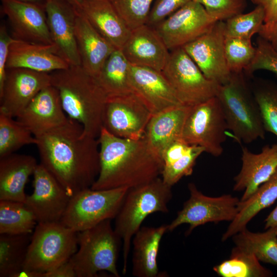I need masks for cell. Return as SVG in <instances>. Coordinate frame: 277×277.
I'll return each mask as SVG.
<instances>
[{"mask_svg":"<svg viewBox=\"0 0 277 277\" xmlns=\"http://www.w3.org/2000/svg\"><path fill=\"white\" fill-rule=\"evenodd\" d=\"M37 165L30 155L14 153L0 158V200L24 203L25 186Z\"/></svg>","mask_w":277,"mask_h":277,"instance_id":"4316f807","label":"cell"},{"mask_svg":"<svg viewBox=\"0 0 277 277\" xmlns=\"http://www.w3.org/2000/svg\"><path fill=\"white\" fill-rule=\"evenodd\" d=\"M155 0H110L131 30L147 23Z\"/></svg>","mask_w":277,"mask_h":277,"instance_id":"ab89813d","label":"cell"},{"mask_svg":"<svg viewBox=\"0 0 277 277\" xmlns=\"http://www.w3.org/2000/svg\"><path fill=\"white\" fill-rule=\"evenodd\" d=\"M33 191L24 202L37 223L61 221L70 196L55 178L40 163L34 173Z\"/></svg>","mask_w":277,"mask_h":277,"instance_id":"9a60e30c","label":"cell"},{"mask_svg":"<svg viewBox=\"0 0 277 277\" xmlns=\"http://www.w3.org/2000/svg\"><path fill=\"white\" fill-rule=\"evenodd\" d=\"M129 81L132 93L152 115L183 104L161 71L131 65Z\"/></svg>","mask_w":277,"mask_h":277,"instance_id":"d6986e66","label":"cell"},{"mask_svg":"<svg viewBox=\"0 0 277 277\" xmlns=\"http://www.w3.org/2000/svg\"><path fill=\"white\" fill-rule=\"evenodd\" d=\"M252 232L246 228L232 236V239L236 246L253 254L260 261L277 265V227Z\"/></svg>","mask_w":277,"mask_h":277,"instance_id":"1f68e13d","label":"cell"},{"mask_svg":"<svg viewBox=\"0 0 277 277\" xmlns=\"http://www.w3.org/2000/svg\"><path fill=\"white\" fill-rule=\"evenodd\" d=\"M14 40L6 26L2 24L0 27V91L3 88L6 77L10 47Z\"/></svg>","mask_w":277,"mask_h":277,"instance_id":"ee69618b","label":"cell"},{"mask_svg":"<svg viewBox=\"0 0 277 277\" xmlns=\"http://www.w3.org/2000/svg\"><path fill=\"white\" fill-rule=\"evenodd\" d=\"M265 11L259 5L251 11L240 13L224 22L225 37L251 39L264 23Z\"/></svg>","mask_w":277,"mask_h":277,"instance_id":"74e56055","label":"cell"},{"mask_svg":"<svg viewBox=\"0 0 277 277\" xmlns=\"http://www.w3.org/2000/svg\"><path fill=\"white\" fill-rule=\"evenodd\" d=\"M265 228L277 227V206L269 213L265 220Z\"/></svg>","mask_w":277,"mask_h":277,"instance_id":"c3c4849f","label":"cell"},{"mask_svg":"<svg viewBox=\"0 0 277 277\" xmlns=\"http://www.w3.org/2000/svg\"><path fill=\"white\" fill-rule=\"evenodd\" d=\"M121 50L131 65L148 67L161 72L170 54L154 27L146 24L131 30Z\"/></svg>","mask_w":277,"mask_h":277,"instance_id":"44dd1931","label":"cell"},{"mask_svg":"<svg viewBox=\"0 0 277 277\" xmlns=\"http://www.w3.org/2000/svg\"><path fill=\"white\" fill-rule=\"evenodd\" d=\"M69 64L58 54L55 45L15 39L11 44L7 62V69L23 68L51 73L66 69Z\"/></svg>","mask_w":277,"mask_h":277,"instance_id":"603a6c76","label":"cell"},{"mask_svg":"<svg viewBox=\"0 0 277 277\" xmlns=\"http://www.w3.org/2000/svg\"><path fill=\"white\" fill-rule=\"evenodd\" d=\"M192 1L193 0H155L146 24L154 27Z\"/></svg>","mask_w":277,"mask_h":277,"instance_id":"7bdbcfd3","label":"cell"},{"mask_svg":"<svg viewBox=\"0 0 277 277\" xmlns=\"http://www.w3.org/2000/svg\"><path fill=\"white\" fill-rule=\"evenodd\" d=\"M258 70H266L277 74V52L268 42L259 36L254 58L244 70L250 76Z\"/></svg>","mask_w":277,"mask_h":277,"instance_id":"b9f144b4","label":"cell"},{"mask_svg":"<svg viewBox=\"0 0 277 277\" xmlns=\"http://www.w3.org/2000/svg\"><path fill=\"white\" fill-rule=\"evenodd\" d=\"M204 152L203 148L189 145L182 138L169 144L161 154L164 182L172 186L182 177L191 175L197 158Z\"/></svg>","mask_w":277,"mask_h":277,"instance_id":"f1b7e54d","label":"cell"},{"mask_svg":"<svg viewBox=\"0 0 277 277\" xmlns=\"http://www.w3.org/2000/svg\"><path fill=\"white\" fill-rule=\"evenodd\" d=\"M51 85L49 73L23 68L7 69L0 91V113L17 117L39 91Z\"/></svg>","mask_w":277,"mask_h":277,"instance_id":"2e32d148","label":"cell"},{"mask_svg":"<svg viewBox=\"0 0 277 277\" xmlns=\"http://www.w3.org/2000/svg\"><path fill=\"white\" fill-rule=\"evenodd\" d=\"M224 22H216L211 29L183 47L204 75L221 85L230 79L225 55Z\"/></svg>","mask_w":277,"mask_h":277,"instance_id":"5bb4252c","label":"cell"},{"mask_svg":"<svg viewBox=\"0 0 277 277\" xmlns=\"http://www.w3.org/2000/svg\"><path fill=\"white\" fill-rule=\"evenodd\" d=\"M277 200V169L247 200L240 201L238 213L222 237L223 242L246 228L248 223L261 210Z\"/></svg>","mask_w":277,"mask_h":277,"instance_id":"f546056e","label":"cell"},{"mask_svg":"<svg viewBox=\"0 0 277 277\" xmlns=\"http://www.w3.org/2000/svg\"><path fill=\"white\" fill-rule=\"evenodd\" d=\"M167 232V224L142 226L132 238V274L135 277H159L157 255L161 240Z\"/></svg>","mask_w":277,"mask_h":277,"instance_id":"484cf974","label":"cell"},{"mask_svg":"<svg viewBox=\"0 0 277 277\" xmlns=\"http://www.w3.org/2000/svg\"><path fill=\"white\" fill-rule=\"evenodd\" d=\"M1 8L7 17L14 39L53 44L44 6L16 0H1Z\"/></svg>","mask_w":277,"mask_h":277,"instance_id":"e0dca14e","label":"cell"},{"mask_svg":"<svg viewBox=\"0 0 277 277\" xmlns=\"http://www.w3.org/2000/svg\"><path fill=\"white\" fill-rule=\"evenodd\" d=\"M13 118L0 113V158L15 153L25 145L36 144L33 134Z\"/></svg>","mask_w":277,"mask_h":277,"instance_id":"d590c367","label":"cell"},{"mask_svg":"<svg viewBox=\"0 0 277 277\" xmlns=\"http://www.w3.org/2000/svg\"><path fill=\"white\" fill-rule=\"evenodd\" d=\"M79 10L116 49L122 48L131 30L110 0H83Z\"/></svg>","mask_w":277,"mask_h":277,"instance_id":"d4e9b609","label":"cell"},{"mask_svg":"<svg viewBox=\"0 0 277 277\" xmlns=\"http://www.w3.org/2000/svg\"><path fill=\"white\" fill-rule=\"evenodd\" d=\"M172 197V186L166 184L160 177L129 189L114 219V230L122 241L123 274L127 271L133 236L148 215L155 212L168 213V205Z\"/></svg>","mask_w":277,"mask_h":277,"instance_id":"277c9868","label":"cell"},{"mask_svg":"<svg viewBox=\"0 0 277 277\" xmlns=\"http://www.w3.org/2000/svg\"><path fill=\"white\" fill-rule=\"evenodd\" d=\"M251 86L265 131L277 136V85L270 81L261 79Z\"/></svg>","mask_w":277,"mask_h":277,"instance_id":"8d00e7d4","label":"cell"},{"mask_svg":"<svg viewBox=\"0 0 277 277\" xmlns=\"http://www.w3.org/2000/svg\"><path fill=\"white\" fill-rule=\"evenodd\" d=\"M37 223L24 203L0 200V234H31Z\"/></svg>","mask_w":277,"mask_h":277,"instance_id":"e575fe53","label":"cell"},{"mask_svg":"<svg viewBox=\"0 0 277 277\" xmlns=\"http://www.w3.org/2000/svg\"><path fill=\"white\" fill-rule=\"evenodd\" d=\"M50 75L67 116L80 123L84 133L98 137L107 98L96 78L82 66H70Z\"/></svg>","mask_w":277,"mask_h":277,"instance_id":"3957f363","label":"cell"},{"mask_svg":"<svg viewBox=\"0 0 277 277\" xmlns=\"http://www.w3.org/2000/svg\"><path fill=\"white\" fill-rule=\"evenodd\" d=\"M130 66L121 49H115L110 55L96 77L107 98L133 93L129 81Z\"/></svg>","mask_w":277,"mask_h":277,"instance_id":"4dcf8cb0","label":"cell"},{"mask_svg":"<svg viewBox=\"0 0 277 277\" xmlns=\"http://www.w3.org/2000/svg\"><path fill=\"white\" fill-rule=\"evenodd\" d=\"M215 22L201 4L192 1L154 28L170 51L183 47L206 33Z\"/></svg>","mask_w":277,"mask_h":277,"instance_id":"7c38bea8","label":"cell"},{"mask_svg":"<svg viewBox=\"0 0 277 277\" xmlns=\"http://www.w3.org/2000/svg\"><path fill=\"white\" fill-rule=\"evenodd\" d=\"M72 5L75 8L80 10L81 8L83 0H63Z\"/></svg>","mask_w":277,"mask_h":277,"instance_id":"681fc988","label":"cell"},{"mask_svg":"<svg viewBox=\"0 0 277 277\" xmlns=\"http://www.w3.org/2000/svg\"><path fill=\"white\" fill-rule=\"evenodd\" d=\"M16 120L35 137L56 128L67 122L57 90L48 86L31 100Z\"/></svg>","mask_w":277,"mask_h":277,"instance_id":"ffe728a7","label":"cell"},{"mask_svg":"<svg viewBox=\"0 0 277 277\" xmlns=\"http://www.w3.org/2000/svg\"><path fill=\"white\" fill-rule=\"evenodd\" d=\"M189 199L176 217L167 224V232L173 231L183 224L189 227L186 234L189 235L196 227L207 223H217L222 221H232L238 213L240 200L231 194L218 197L204 195L193 183L188 185Z\"/></svg>","mask_w":277,"mask_h":277,"instance_id":"8fae6325","label":"cell"},{"mask_svg":"<svg viewBox=\"0 0 277 277\" xmlns=\"http://www.w3.org/2000/svg\"><path fill=\"white\" fill-rule=\"evenodd\" d=\"M77 249V232L60 222L38 223L18 277H42L68 261Z\"/></svg>","mask_w":277,"mask_h":277,"instance_id":"8992f818","label":"cell"},{"mask_svg":"<svg viewBox=\"0 0 277 277\" xmlns=\"http://www.w3.org/2000/svg\"><path fill=\"white\" fill-rule=\"evenodd\" d=\"M106 220L77 232L78 249L69 260L76 277H95L108 272L120 277L117 262L122 241Z\"/></svg>","mask_w":277,"mask_h":277,"instance_id":"52a82bcc","label":"cell"},{"mask_svg":"<svg viewBox=\"0 0 277 277\" xmlns=\"http://www.w3.org/2000/svg\"><path fill=\"white\" fill-rule=\"evenodd\" d=\"M227 124L216 96L190 107L184 125L182 139L191 145L218 157L223 152Z\"/></svg>","mask_w":277,"mask_h":277,"instance_id":"9c48e42d","label":"cell"},{"mask_svg":"<svg viewBox=\"0 0 277 277\" xmlns=\"http://www.w3.org/2000/svg\"><path fill=\"white\" fill-rule=\"evenodd\" d=\"M213 270L222 277H270L272 273L263 267L252 253L238 246L231 250L229 259L215 266Z\"/></svg>","mask_w":277,"mask_h":277,"instance_id":"836d02e7","label":"cell"},{"mask_svg":"<svg viewBox=\"0 0 277 277\" xmlns=\"http://www.w3.org/2000/svg\"><path fill=\"white\" fill-rule=\"evenodd\" d=\"M42 164L71 197L90 188L100 170L97 137L84 133L82 126L71 120L35 137Z\"/></svg>","mask_w":277,"mask_h":277,"instance_id":"6da1fadb","label":"cell"},{"mask_svg":"<svg viewBox=\"0 0 277 277\" xmlns=\"http://www.w3.org/2000/svg\"><path fill=\"white\" fill-rule=\"evenodd\" d=\"M152 115L133 93L107 98L103 127L116 136L138 140L144 137Z\"/></svg>","mask_w":277,"mask_h":277,"instance_id":"4fadbf2b","label":"cell"},{"mask_svg":"<svg viewBox=\"0 0 277 277\" xmlns=\"http://www.w3.org/2000/svg\"><path fill=\"white\" fill-rule=\"evenodd\" d=\"M190 107L182 104L152 115L144 137L151 148L160 156L169 144L182 138Z\"/></svg>","mask_w":277,"mask_h":277,"instance_id":"83f0119b","label":"cell"},{"mask_svg":"<svg viewBox=\"0 0 277 277\" xmlns=\"http://www.w3.org/2000/svg\"><path fill=\"white\" fill-rule=\"evenodd\" d=\"M31 235L0 234L1 277H18L23 269Z\"/></svg>","mask_w":277,"mask_h":277,"instance_id":"d6a6232c","label":"cell"},{"mask_svg":"<svg viewBox=\"0 0 277 277\" xmlns=\"http://www.w3.org/2000/svg\"><path fill=\"white\" fill-rule=\"evenodd\" d=\"M258 34L277 52V21L270 24L264 23Z\"/></svg>","mask_w":277,"mask_h":277,"instance_id":"bcb514c9","label":"cell"},{"mask_svg":"<svg viewBox=\"0 0 277 277\" xmlns=\"http://www.w3.org/2000/svg\"><path fill=\"white\" fill-rule=\"evenodd\" d=\"M19 2L29 3L43 5L45 6V4L47 0H16Z\"/></svg>","mask_w":277,"mask_h":277,"instance_id":"f907efd6","label":"cell"},{"mask_svg":"<svg viewBox=\"0 0 277 277\" xmlns=\"http://www.w3.org/2000/svg\"><path fill=\"white\" fill-rule=\"evenodd\" d=\"M47 23L53 44L70 66H81L75 36L77 9L63 0H47Z\"/></svg>","mask_w":277,"mask_h":277,"instance_id":"ac0fdd59","label":"cell"},{"mask_svg":"<svg viewBox=\"0 0 277 277\" xmlns=\"http://www.w3.org/2000/svg\"><path fill=\"white\" fill-rule=\"evenodd\" d=\"M97 138L100 170L91 189L132 188L161 175L162 158L144 137L138 140L122 138L103 127Z\"/></svg>","mask_w":277,"mask_h":277,"instance_id":"7a4b0ae2","label":"cell"},{"mask_svg":"<svg viewBox=\"0 0 277 277\" xmlns=\"http://www.w3.org/2000/svg\"><path fill=\"white\" fill-rule=\"evenodd\" d=\"M215 96L221 106L228 129L239 143L250 144L265 138L266 131L260 108L244 71L232 73L227 82L219 85Z\"/></svg>","mask_w":277,"mask_h":277,"instance_id":"5b68a950","label":"cell"},{"mask_svg":"<svg viewBox=\"0 0 277 277\" xmlns=\"http://www.w3.org/2000/svg\"><path fill=\"white\" fill-rule=\"evenodd\" d=\"M161 72L184 105L192 106L216 96L220 84L207 78L183 47L170 51Z\"/></svg>","mask_w":277,"mask_h":277,"instance_id":"30bf717a","label":"cell"},{"mask_svg":"<svg viewBox=\"0 0 277 277\" xmlns=\"http://www.w3.org/2000/svg\"><path fill=\"white\" fill-rule=\"evenodd\" d=\"M224 51L231 73H240L251 63L256 53L251 39L225 37Z\"/></svg>","mask_w":277,"mask_h":277,"instance_id":"f35d334b","label":"cell"},{"mask_svg":"<svg viewBox=\"0 0 277 277\" xmlns=\"http://www.w3.org/2000/svg\"><path fill=\"white\" fill-rule=\"evenodd\" d=\"M129 189H83L70 197L60 222L78 232L115 219Z\"/></svg>","mask_w":277,"mask_h":277,"instance_id":"ba28073f","label":"cell"},{"mask_svg":"<svg viewBox=\"0 0 277 277\" xmlns=\"http://www.w3.org/2000/svg\"><path fill=\"white\" fill-rule=\"evenodd\" d=\"M42 277H76V275L69 260L55 269L43 273Z\"/></svg>","mask_w":277,"mask_h":277,"instance_id":"7dc6e473","label":"cell"},{"mask_svg":"<svg viewBox=\"0 0 277 277\" xmlns=\"http://www.w3.org/2000/svg\"><path fill=\"white\" fill-rule=\"evenodd\" d=\"M251 2L262 6L265 11L264 24L277 21V0H251Z\"/></svg>","mask_w":277,"mask_h":277,"instance_id":"f6af8a7d","label":"cell"},{"mask_svg":"<svg viewBox=\"0 0 277 277\" xmlns=\"http://www.w3.org/2000/svg\"><path fill=\"white\" fill-rule=\"evenodd\" d=\"M242 167L234 177V191H244L240 200L248 199L277 169V143L264 146L259 153L242 148Z\"/></svg>","mask_w":277,"mask_h":277,"instance_id":"7402d4cb","label":"cell"},{"mask_svg":"<svg viewBox=\"0 0 277 277\" xmlns=\"http://www.w3.org/2000/svg\"><path fill=\"white\" fill-rule=\"evenodd\" d=\"M201 4L208 14L215 22H225L243 13L247 7L246 0H193Z\"/></svg>","mask_w":277,"mask_h":277,"instance_id":"60d3db41","label":"cell"},{"mask_svg":"<svg viewBox=\"0 0 277 277\" xmlns=\"http://www.w3.org/2000/svg\"><path fill=\"white\" fill-rule=\"evenodd\" d=\"M75 36L81 66L87 73L96 78L116 48L93 27L78 9Z\"/></svg>","mask_w":277,"mask_h":277,"instance_id":"cb8c5ba5","label":"cell"}]
</instances>
